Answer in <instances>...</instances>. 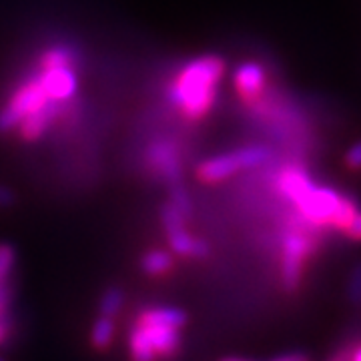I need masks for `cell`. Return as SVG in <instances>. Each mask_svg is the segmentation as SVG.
<instances>
[{
  "instance_id": "6da1fadb",
  "label": "cell",
  "mask_w": 361,
  "mask_h": 361,
  "mask_svg": "<svg viewBox=\"0 0 361 361\" xmlns=\"http://www.w3.org/2000/svg\"><path fill=\"white\" fill-rule=\"evenodd\" d=\"M225 61L219 54H203L189 61L169 87V103L189 123L203 121L217 103Z\"/></svg>"
},
{
  "instance_id": "7a4b0ae2",
  "label": "cell",
  "mask_w": 361,
  "mask_h": 361,
  "mask_svg": "<svg viewBox=\"0 0 361 361\" xmlns=\"http://www.w3.org/2000/svg\"><path fill=\"white\" fill-rule=\"evenodd\" d=\"M311 229V225L293 215L281 235V283L289 293L299 287L305 263L315 251V235Z\"/></svg>"
},
{
  "instance_id": "3957f363",
  "label": "cell",
  "mask_w": 361,
  "mask_h": 361,
  "mask_svg": "<svg viewBox=\"0 0 361 361\" xmlns=\"http://www.w3.org/2000/svg\"><path fill=\"white\" fill-rule=\"evenodd\" d=\"M273 157V151L265 145H245L229 153L209 157L195 171L197 179L205 185H219L223 180L231 179L241 171L257 169L267 165Z\"/></svg>"
},
{
  "instance_id": "277c9868",
  "label": "cell",
  "mask_w": 361,
  "mask_h": 361,
  "mask_svg": "<svg viewBox=\"0 0 361 361\" xmlns=\"http://www.w3.org/2000/svg\"><path fill=\"white\" fill-rule=\"evenodd\" d=\"M159 217H161V225H163V231L167 235L169 245H171L173 253H177L180 257L191 259L209 257V253H211L209 245L203 239H197L195 235L189 233V229H187V219L189 217L183 211H179L171 201H167L165 205L161 207Z\"/></svg>"
},
{
  "instance_id": "5b68a950",
  "label": "cell",
  "mask_w": 361,
  "mask_h": 361,
  "mask_svg": "<svg viewBox=\"0 0 361 361\" xmlns=\"http://www.w3.org/2000/svg\"><path fill=\"white\" fill-rule=\"evenodd\" d=\"M49 101L52 99L47 94V90L42 89L39 73L28 77L18 89L14 90L11 101L0 109V133L16 129L28 113H32L35 109H39Z\"/></svg>"
},
{
  "instance_id": "8992f818",
  "label": "cell",
  "mask_w": 361,
  "mask_h": 361,
  "mask_svg": "<svg viewBox=\"0 0 361 361\" xmlns=\"http://www.w3.org/2000/svg\"><path fill=\"white\" fill-rule=\"evenodd\" d=\"M341 199L343 195L336 191L334 187L315 183V187L297 205H293V209H295L297 217L305 221L313 229H325V227H331V221L336 217Z\"/></svg>"
},
{
  "instance_id": "52a82bcc",
  "label": "cell",
  "mask_w": 361,
  "mask_h": 361,
  "mask_svg": "<svg viewBox=\"0 0 361 361\" xmlns=\"http://www.w3.org/2000/svg\"><path fill=\"white\" fill-rule=\"evenodd\" d=\"M145 163H147V169L153 173V177L167 183L171 187L183 179V153L177 142L169 141V139L153 141L145 153Z\"/></svg>"
},
{
  "instance_id": "ba28073f",
  "label": "cell",
  "mask_w": 361,
  "mask_h": 361,
  "mask_svg": "<svg viewBox=\"0 0 361 361\" xmlns=\"http://www.w3.org/2000/svg\"><path fill=\"white\" fill-rule=\"evenodd\" d=\"M233 89L237 92V99L245 104L247 109L261 103L269 94V75L267 68L259 63H243L233 73Z\"/></svg>"
},
{
  "instance_id": "9c48e42d",
  "label": "cell",
  "mask_w": 361,
  "mask_h": 361,
  "mask_svg": "<svg viewBox=\"0 0 361 361\" xmlns=\"http://www.w3.org/2000/svg\"><path fill=\"white\" fill-rule=\"evenodd\" d=\"M273 185H275L277 195L293 207L315 187V180L311 179L307 169L297 163H289L277 171Z\"/></svg>"
},
{
  "instance_id": "30bf717a",
  "label": "cell",
  "mask_w": 361,
  "mask_h": 361,
  "mask_svg": "<svg viewBox=\"0 0 361 361\" xmlns=\"http://www.w3.org/2000/svg\"><path fill=\"white\" fill-rule=\"evenodd\" d=\"M40 82L42 89L52 101L66 103L75 99L78 87V78L75 66H40Z\"/></svg>"
},
{
  "instance_id": "8fae6325",
  "label": "cell",
  "mask_w": 361,
  "mask_h": 361,
  "mask_svg": "<svg viewBox=\"0 0 361 361\" xmlns=\"http://www.w3.org/2000/svg\"><path fill=\"white\" fill-rule=\"evenodd\" d=\"M61 106H63V103L49 101V103H44L42 106H39V109H35L32 113H28V115L20 121V125L16 127L20 139L26 142L39 141L40 137L51 129L52 123L59 118V115H61Z\"/></svg>"
},
{
  "instance_id": "7c38bea8",
  "label": "cell",
  "mask_w": 361,
  "mask_h": 361,
  "mask_svg": "<svg viewBox=\"0 0 361 361\" xmlns=\"http://www.w3.org/2000/svg\"><path fill=\"white\" fill-rule=\"evenodd\" d=\"M141 325L145 327V331L149 334V339H151L159 357L171 360V357H175L179 353L180 329L169 327V325H145V323H141Z\"/></svg>"
},
{
  "instance_id": "4fadbf2b",
  "label": "cell",
  "mask_w": 361,
  "mask_h": 361,
  "mask_svg": "<svg viewBox=\"0 0 361 361\" xmlns=\"http://www.w3.org/2000/svg\"><path fill=\"white\" fill-rule=\"evenodd\" d=\"M139 322L145 325H169V327H185L187 325V313L179 307H169V305H157L147 307L139 315Z\"/></svg>"
},
{
  "instance_id": "5bb4252c",
  "label": "cell",
  "mask_w": 361,
  "mask_h": 361,
  "mask_svg": "<svg viewBox=\"0 0 361 361\" xmlns=\"http://www.w3.org/2000/svg\"><path fill=\"white\" fill-rule=\"evenodd\" d=\"M129 353L130 361H157V351L149 339V334L145 331L141 323L133 327L129 336Z\"/></svg>"
},
{
  "instance_id": "9a60e30c",
  "label": "cell",
  "mask_w": 361,
  "mask_h": 361,
  "mask_svg": "<svg viewBox=\"0 0 361 361\" xmlns=\"http://www.w3.org/2000/svg\"><path fill=\"white\" fill-rule=\"evenodd\" d=\"M173 265H175L173 253L165 251V249H151L141 257V269L149 277L167 275L169 271L173 269Z\"/></svg>"
},
{
  "instance_id": "2e32d148",
  "label": "cell",
  "mask_w": 361,
  "mask_h": 361,
  "mask_svg": "<svg viewBox=\"0 0 361 361\" xmlns=\"http://www.w3.org/2000/svg\"><path fill=\"white\" fill-rule=\"evenodd\" d=\"M115 339V319L99 315L90 327V345L94 351H106Z\"/></svg>"
},
{
  "instance_id": "e0dca14e",
  "label": "cell",
  "mask_w": 361,
  "mask_h": 361,
  "mask_svg": "<svg viewBox=\"0 0 361 361\" xmlns=\"http://www.w3.org/2000/svg\"><path fill=\"white\" fill-rule=\"evenodd\" d=\"M77 65V54L66 44H56L42 52L40 66H75Z\"/></svg>"
},
{
  "instance_id": "ac0fdd59",
  "label": "cell",
  "mask_w": 361,
  "mask_h": 361,
  "mask_svg": "<svg viewBox=\"0 0 361 361\" xmlns=\"http://www.w3.org/2000/svg\"><path fill=\"white\" fill-rule=\"evenodd\" d=\"M123 303H125V291L116 285H111L106 287L101 295V301H99V315H106V317H113L115 319L116 315L123 310Z\"/></svg>"
},
{
  "instance_id": "d6986e66",
  "label": "cell",
  "mask_w": 361,
  "mask_h": 361,
  "mask_svg": "<svg viewBox=\"0 0 361 361\" xmlns=\"http://www.w3.org/2000/svg\"><path fill=\"white\" fill-rule=\"evenodd\" d=\"M16 265V249L11 243H0V285L8 281Z\"/></svg>"
},
{
  "instance_id": "ffe728a7",
  "label": "cell",
  "mask_w": 361,
  "mask_h": 361,
  "mask_svg": "<svg viewBox=\"0 0 361 361\" xmlns=\"http://www.w3.org/2000/svg\"><path fill=\"white\" fill-rule=\"evenodd\" d=\"M169 201L177 207L179 211H183L187 217H191V213H193V203H191V197H189V193H187V189H185L180 183H177V185H173V187H171Z\"/></svg>"
},
{
  "instance_id": "44dd1931",
  "label": "cell",
  "mask_w": 361,
  "mask_h": 361,
  "mask_svg": "<svg viewBox=\"0 0 361 361\" xmlns=\"http://www.w3.org/2000/svg\"><path fill=\"white\" fill-rule=\"evenodd\" d=\"M348 295L351 299V303L361 305V263H357L355 269L351 271V275H349Z\"/></svg>"
},
{
  "instance_id": "7402d4cb",
  "label": "cell",
  "mask_w": 361,
  "mask_h": 361,
  "mask_svg": "<svg viewBox=\"0 0 361 361\" xmlns=\"http://www.w3.org/2000/svg\"><path fill=\"white\" fill-rule=\"evenodd\" d=\"M343 165L349 171H361V141L351 145L345 155H343Z\"/></svg>"
},
{
  "instance_id": "603a6c76",
  "label": "cell",
  "mask_w": 361,
  "mask_h": 361,
  "mask_svg": "<svg viewBox=\"0 0 361 361\" xmlns=\"http://www.w3.org/2000/svg\"><path fill=\"white\" fill-rule=\"evenodd\" d=\"M11 303H13V289H11V285H0V317H6Z\"/></svg>"
},
{
  "instance_id": "cb8c5ba5",
  "label": "cell",
  "mask_w": 361,
  "mask_h": 361,
  "mask_svg": "<svg viewBox=\"0 0 361 361\" xmlns=\"http://www.w3.org/2000/svg\"><path fill=\"white\" fill-rule=\"evenodd\" d=\"M345 237H348L349 241H355V243H361V209L355 213V217L351 221V225H349L345 233H343Z\"/></svg>"
},
{
  "instance_id": "d4e9b609",
  "label": "cell",
  "mask_w": 361,
  "mask_h": 361,
  "mask_svg": "<svg viewBox=\"0 0 361 361\" xmlns=\"http://www.w3.org/2000/svg\"><path fill=\"white\" fill-rule=\"evenodd\" d=\"M16 203V195L13 189L0 185V209H6V207H13Z\"/></svg>"
},
{
  "instance_id": "484cf974",
  "label": "cell",
  "mask_w": 361,
  "mask_h": 361,
  "mask_svg": "<svg viewBox=\"0 0 361 361\" xmlns=\"http://www.w3.org/2000/svg\"><path fill=\"white\" fill-rule=\"evenodd\" d=\"M11 331H13V323H11V319H8V317H0V345L8 339Z\"/></svg>"
},
{
  "instance_id": "4316f807",
  "label": "cell",
  "mask_w": 361,
  "mask_h": 361,
  "mask_svg": "<svg viewBox=\"0 0 361 361\" xmlns=\"http://www.w3.org/2000/svg\"><path fill=\"white\" fill-rule=\"evenodd\" d=\"M271 361H311L310 355H305V353H283V355H277V357H273Z\"/></svg>"
},
{
  "instance_id": "83f0119b",
  "label": "cell",
  "mask_w": 361,
  "mask_h": 361,
  "mask_svg": "<svg viewBox=\"0 0 361 361\" xmlns=\"http://www.w3.org/2000/svg\"><path fill=\"white\" fill-rule=\"evenodd\" d=\"M327 361H351V351L349 349H339Z\"/></svg>"
},
{
  "instance_id": "f1b7e54d",
  "label": "cell",
  "mask_w": 361,
  "mask_h": 361,
  "mask_svg": "<svg viewBox=\"0 0 361 361\" xmlns=\"http://www.w3.org/2000/svg\"><path fill=\"white\" fill-rule=\"evenodd\" d=\"M351 361H361V345L355 349H351Z\"/></svg>"
},
{
  "instance_id": "f546056e",
  "label": "cell",
  "mask_w": 361,
  "mask_h": 361,
  "mask_svg": "<svg viewBox=\"0 0 361 361\" xmlns=\"http://www.w3.org/2000/svg\"><path fill=\"white\" fill-rule=\"evenodd\" d=\"M223 361H253V360H245V357H225Z\"/></svg>"
},
{
  "instance_id": "4dcf8cb0",
  "label": "cell",
  "mask_w": 361,
  "mask_h": 361,
  "mask_svg": "<svg viewBox=\"0 0 361 361\" xmlns=\"http://www.w3.org/2000/svg\"><path fill=\"white\" fill-rule=\"evenodd\" d=\"M0 361H2V360H0Z\"/></svg>"
}]
</instances>
